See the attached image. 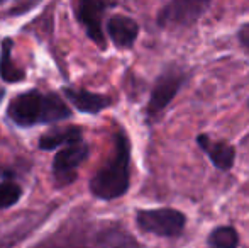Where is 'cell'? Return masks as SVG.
Segmentation results:
<instances>
[{
  "mask_svg": "<svg viewBox=\"0 0 249 248\" xmlns=\"http://www.w3.org/2000/svg\"><path fill=\"white\" fill-rule=\"evenodd\" d=\"M34 248H83L82 245H76L75 242H70V240H61V238H56V236H53V238L46 240V242L39 243V245H36Z\"/></svg>",
  "mask_w": 249,
  "mask_h": 248,
  "instance_id": "cell-15",
  "label": "cell"
},
{
  "mask_svg": "<svg viewBox=\"0 0 249 248\" xmlns=\"http://www.w3.org/2000/svg\"><path fill=\"white\" fill-rule=\"evenodd\" d=\"M78 141H82V129L78 126H59L41 136L39 148L44 152H51L59 146H68Z\"/></svg>",
  "mask_w": 249,
  "mask_h": 248,
  "instance_id": "cell-11",
  "label": "cell"
},
{
  "mask_svg": "<svg viewBox=\"0 0 249 248\" xmlns=\"http://www.w3.org/2000/svg\"><path fill=\"white\" fill-rule=\"evenodd\" d=\"M131 184V145L125 133H117L114 153L90 180V191L95 197L112 201L124 195Z\"/></svg>",
  "mask_w": 249,
  "mask_h": 248,
  "instance_id": "cell-1",
  "label": "cell"
},
{
  "mask_svg": "<svg viewBox=\"0 0 249 248\" xmlns=\"http://www.w3.org/2000/svg\"><path fill=\"white\" fill-rule=\"evenodd\" d=\"M237 38H239V43L243 44L244 48H248V50H249V22L241 26L239 33H237Z\"/></svg>",
  "mask_w": 249,
  "mask_h": 248,
  "instance_id": "cell-16",
  "label": "cell"
},
{
  "mask_svg": "<svg viewBox=\"0 0 249 248\" xmlns=\"http://www.w3.org/2000/svg\"><path fill=\"white\" fill-rule=\"evenodd\" d=\"M107 33L110 36L112 43L117 48L127 50L134 44V41L138 39L139 34V26L134 19L127 16H112L107 22Z\"/></svg>",
  "mask_w": 249,
  "mask_h": 248,
  "instance_id": "cell-10",
  "label": "cell"
},
{
  "mask_svg": "<svg viewBox=\"0 0 249 248\" xmlns=\"http://www.w3.org/2000/svg\"><path fill=\"white\" fill-rule=\"evenodd\" d=\"M0 76L7 83H17L26 78V72L14 63L12 60V39L7 38L2 43L0 51Z\"/></svg>",
  "mask_w": 249,
  "mask_h": 248,
  "instance_id": "cell-12",
  "label": "cell"
},
{
  "mask_svg": "<svg viewBox=\"0 0 249 248\" xmlns=\"http://www.w3.org/2000/svg\"><path fill=\"white\" fill-rule=\"evenodd\" d=\"M110 3L105 2H78L76 3V17H78L80 24L85 27L89 38L97 43L100 48H105V36H104V27H102V17H104L105 9H108Z\"/></svg>",
  "mask_w": 249,
  "mask_h": 248,
  "instance_id": "cell-7",
  "label": "cell"
},
{
  "mask_svg": "<svg viewBox=\"0 0 249 248\" xmlns=\"http://www.w3.org/2000/svg\"><path fill=\"white\" fill-rule=\"evenodd\" d=\"M197 145L203 150L213 167L222 172H227L234 167L236 162V150L229 141H215V139L209 138L207 134L197 136Z\"/></svg>",
  "mask_w": 249,
  "mask_h": 248,
  "instance_id": "cell-8",
  "label": "cell"
},
{
  "mask_svg": "<svg viewBox=\"0 0 249 248\" xmlns=\"http://www.w3.org/2000/svg\"><path fill=\"white\" fill-rule=\"evenodd\" d=\"M22 197V189L19 184L10 182H0V209H7L12 208L14 204L19 202V199Z\"/></svg>",
  "mask_w": 249,
  "mask_h": 248,
  "instance_id": "cell-14",
  "label": "cell"
},
{
  "mask_svg": "<svg viewBox=\"0 0 249 248\" xmlns=\"http://www.w3.org/2000/svg\"><path fill=\"white\" fill-rule=\"evenodd\" d=\"M136 223L144 233H153L164 238L180 236L187 225V216L178 209H141L136 212Z\"/></svg>",
  "mask_w": 249,
  "mask_h": 248,
  "instance_id": "cell-3",
  "label": "cell"
},
{
  "mask_svg": "<svg viewBox=\"0 0 249 248\" xmlns=\"http://www.w3.org/2000/svg\"><path fill=\"white\" fill-rule=\"evenodd\" d=\"M89 158V145L85 141L73 143L56 153L53 160V177L58 187H65L75 182L78 169Z\"/></svg>",
  "mask_w": 249,
  "mask_h": 248,
  "instance_id": "cell-6",
  "label": "cell"
},
{
  "mask_svg": "<svg viewBox=\"0 0 249 248\" xmlns=\"http://www.w3.org/2000/svg\"><path fill=\"white\" fill-rule=\"evenodd\" d=\"M2 97H3V90L0 89V100H2Z\"/></svg>",
  "mask_w": 249,
  "mask_h": 248,
  "instance_id": "cell-17",
  "label": "cell"
},
{
  "mask_svg": "<svg viewBox=\"0 0 249 248\" xmlns=\"http://www.w3.org/2000/svg\"><path fill=\"white\" fill-rule=\"evenodd\" d=\"M7 116L20 128L39 123H59L71 116L61 97L56 94H41L39 90H29L16 95L7 107Z\"/></svg>",
  "mask_w": 249,
  "mask_h": 248,
  "instance_id": "cell-2",
  "label": "cell"
},
{
  "mask_svg": "<svg viewBox=\"0 0 249 248\" xmlns=\"http://www.w3.org/2000/svg\"><path fill=\"white\" fill-rule=\"evenodd\" d=\"M207 243H209V248H237L239 235L232 226H219L210 231Z\"/></svg>",
  "mask_w": 249,
  "mask_h": 248,
  "instance_id": "cell-13",
  "label": "cell"
},
{
  "mask_svg": "<svg viewBox=\"0 0 249 248\" xmlns=\"http://www.w3.org/2000/svg\"><path fill=\"white\" fill-rule=\"evenodd\" d=\"M68 100L80 111L85 114H97L107 109L112 104V99L105 94H95L85 89H76V87H65L63 89Z\"/></svg>",
  "mask_w": 249,
  "mask_h": 248,
  "instance_id": "cell-9",
  "label": "cell"
},
{
  "mask_svg": "<svg viewBox=\"0 0 249 248\" xmlns=\"http://www.w3.org/2000/svg\"><path fill=\"white\" fill-rule=\"evenodd\" d=\"M187 75L185 72L177 65H171L161 73L154 82V87L151 90V97L148 107H146V114L148 119L154 121L164 113V109L168 107V104L175 99L180 89L183 87Z\"/></svg>",
  "mask_w": 249,
  "mask_h": 248,
  "instance_id": "cell-4",
  "label": "cell"
},
{
  "mask_svg": "<svg viewBox=\"0 0 249 248\" xmlns=\"http://www.w3.org/2000/svg\"><path fill=\"white\" fill-rule=\"evenodd\" d=\"M209 2L202 0H173L158 12V24L166 29H178L195 24L209 9Z\"/></svg>",
  "mask_w": 249,
  "mask_h": 248,
  "instance_id": "cell-5",
  "label": "cell"
}]
</instances>
